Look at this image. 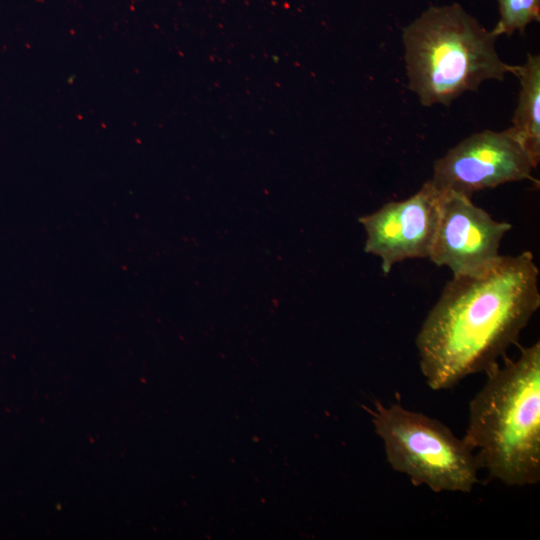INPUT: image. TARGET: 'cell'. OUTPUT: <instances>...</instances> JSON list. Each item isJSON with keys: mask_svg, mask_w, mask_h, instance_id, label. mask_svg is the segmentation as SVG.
<instances>
[{"mask_svg": "<svg viewBox=\"0 0 540 540\" xmlns=\"http://www.w3.org/2000/svg\"><path fill=\"white\" fill-rule=\"evenodd\" d=\"M538 282L530 251L500 255L477 274L453 276L415 339L427 385L451 389L499 363L540 307Z\"/></svg>", "mask_w": 540, "mask_h": 540, "instance_id": "obj_1", "label": "cell"}, {"mask_svg": "<svg viewBox=\"0 0 540 540\" xmlns=\"http://www.w3.org/2000/svg\"><path fill=\"white\" fill-rule=\"evenodd\" d=\"M469 404L464 441L480 469L507 486L540 481V343L504 357Z\"/></svg>", "mask_w": 540, "mask_h": 540, "instance_id": "obj_2", "label": "cell"}, {"mask_svg": "<svg viewBox=\"0 0 540 540\" xmlns=\"http://www.w3.org/2000/svg\"><path fill=\"white\" fill-rule=\"evenodd\" d=\"M497 38L458 3L430 7L402 33L409 89L424 106H448L486 80L502 81L514 65L499 57Z\"/></svg>", "mask_w": 540, "mask_h": 540, "instance_id": "obj_3", "label": "cell"}, {"mask_svg": "<svg viewBox=\"0 0 540 540\" xmlns=\"http://www.w3.org/2000/svg\"><path fill=\"white\" fill-rule=\"evenodd\" d=\"M391 468L435 493L471 492L480 466L473 449L442 422L398 403L368 409Z\"/></svg>", "mask_w": 540, "mask_h": 540, "instance_id": "obj_4", "label": "cell"}, {"mask_svg": "<svg viewBox=\"0 0 540 540\" xmlns=\"http://www.w3.org/2000/svg\"><path fill=\"white\" fill-rule=\"evenodd\" d=\"M536 168L510 127L504 131L475 133L435 161L431 184L441 193L471 197L475 192L532 179Z\"/></svg>", "mask_w": 540, "mask_h": 540, "instance_id": "obj_5", "label": "cell"}, {"mask_svg": "<svg viewBox=\"0 0 540 540\" xmlns=\"http://www.w3.org/2000/svg\"><path fill=\"white\" fill-rule=\"evenodd\" d=\"M511 227L494 220L471 197L444 192L428 258L448 267L453 276L480 273L500 257V243Z\"/></svg>", "mask_w": 540, "mask_h": 540, "instance_id": "obj_6", "label": "cell"}, {"mask_svg": "<svg viewBox=\"0 0 540 540\" xmlns=\"http://www.w3.org/2000/svg\"><path fill=\"white\" fill-rule=\"evenodd\" d=\"M441 199L442 193L427 181L411 197L359 218L366 232L364 250L381 259L383 273L406 259L429 257Z\"/></svg>", "mask_w": 540, "mask_h": 540, "instance_id": "obj_7", "label": "cell"}, {"mask_svg": "<svg viewBox=\"0 0 540 540\" xmlns=\"http://www.w3.org/2000/svg\"><path fill=\"white\" fill-rule=\"evenodd\" d=\"M520 83L518 104L511 128L530 155L535 167L540 160V57L527 54L512 72Z\"/></svg>", "mask_w": 540, "mask_h": 540, "instance_id": "obj_8", "label": "cell"}, {"mask_svg": "<svg viewBox=\"0 0 540 540\" xmlns=\"http://www.w3.org/2000/svg\"><path fill=\"white\" fill-rule=\"evenodd\" d=\"M500 19L492 31L500 35L523 32L533 21L540 18V0H498Z\"/></svg>", "mask_w": 540, "mask_h": 540, "instance_id": "obj_9", "label": "cell"}]
</instances>
